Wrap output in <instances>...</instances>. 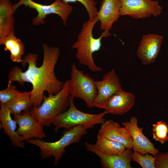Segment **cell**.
I'll return each instance as SVG.
<instances>
[{
  "instance_id": "cell-1",
  "label": "cell",
  "mask_w": 168,
  "mask_h": 168,
  "mask_svg": "<svg viewBox=\"0 0 168 168\" xmlns=\"http://www.w3.org/2000/svg\"><path fill=\"white\" fill-rule=\"evenodd\" d=\"M44 54L43 63L37 66L38 55L29 53L24 56L21 63L23 67L28 64L27 70L23 72L15 66L11 69L8 77V83L16 82L22 86L25 82L31 83L32 88L30 98L33 106L38 107L42 103L44 91L48 94H56L62 89L64 83L59 81L54 73V68L60 54L59 48L42 44Z\"/></svg>"
},
{
  "instance_id": "cell-2",
  "label": "cell",
  "mask_w": 168,
  "mask_h": 168,
  "mask_svg": "<svg viewBox=\"0 0 168 168\" xmlns=\"http://www.w3.org/2000/svg\"><path fill=\"white\" fill-rule=\"evenodd\" d=\"M98 21V20L96 17L92 21L88 20L84 22L78 34L77 41L72 46L73 49L77 50L75 56L79 63L87 66L93 72H100L102 69L95 63L92 54L101 49L102 39L111 35L109 32L104 31L99 37H94L93 30Z\"/></svg>"
},
{
  "instance_id": "cell-3",
  "label": "cell",
  "mask_w": 168,
  "mask_h": 168,
  "mask_svg": "<svg viewBox=\"0 0 168 168\" xmlns=\"http://www.w3.org/2000/svg\"><path fill=\"white\" fill-rule=\"evenodd\" d=\"M68 80L65 82L58 93L44 96L43 102L38 107L33 106L30 113L32 117L43 126L49 127L59 114L66 111L70 104Z\"/></svg>"
},
{
  "instance_id": "cell-4",
  "label": "cell",
  "mask_w": 168,
  "mask_h": 168,
  "mask_svg": "<svg viewBox=\"0 0 168 168\" xmlns=\"http://www.w3.org/2000/svg\"><path fill=\"white\" fill-rule=\"evenodd\" d=\"M87 129L86 127L79 125L66 129L61 138L54 142H48L42 139L32 138L26 140V142L39 147L42 159L54 156V165L56 166L65 154V148L72 143L79 142L82 137L87 134Z\"/></svg>"
},
{
  "instance_id": "cell-5",
  "label": "cell",
  "mask_w": 168,
  "mask_h": 168,
  "mask_svg": "<svg viewBox=\"0 0 168 168\" xmlns=\"http://www.w3.org/2000/svg\"><path fill=\"white\" fill-rule=\"evenodd\" d=\"M74 99L71 96L69 108L58 115L53 122L55 132H58L62 128L68 129L79 125H83L87 129L91 128L96 125L101 124L105 121L104 117L109 113L107 110L97 114L84 113L77 108Z\"/></svg>"
},
{
  "instance_id": "cell-6",
  "label": "cell",
  "mask_w": 168,
  "mask_h": 168,
  "mask_svg": "<svg viewBox=\"0 0 168 168\" xmlns=\"http://www.w3.org/2000/svg\"><path fill=\"white\" fill-rule=\"evenodd\" d=\"M70 75L68 80L70 96L83 100L88 108L94 107L97 94L94 79L78 69L74 63L71 67Z\"/></svg>"
},
{
  "instance_id": "cell-7",
  "label": "cell",
  "mask_w": 168,
  "mask_h": 168,
  "mask_svg": "<svg viewBox=\"0 0 168 168\" xmlns=\"http://www.w3.org/2000/svg\"><path fill=\"white\" fill-rule=\"evenodd\" d=\"M35 9L38 12L36 16L33 18L32 24L35 26L44 24L46 16L51 14L58 15L62 19L64 25L67 26V21L72 13L73 8L69 3H66L63 0H55L49 5H43L32 0H20L12 6L14 14L17 9L21 5Z\"/></svg>"
},
{
  "instance_id": "cell-8",
  "label": "cell",
  "mask_w": 168,
  "mask_h": 168,
  "mask_svg": "<svg viewBox=\"0 0 168 168\" xmlns=\"http://www.w3.org/2000/svg\"><path fill=\"white\" fill-rule=\"evenodd\" d=\"M121 7L120 16H128L135 19L160 16L162 7L158 1L152 0H120Z\"/></svg>"
},
{
  "instance_id": "cell-9",
  "label": "cell",
  "mask_w": 168,
  "mask_h": 168,
  "mask_svg": "<svg viewBox=\"0 0 168 168\" xmlns=\"http://www.w3.org/2000/svg\"><path fill=\"white\" fill-rule=\"evenodd\" d=\"M138 119L135 116L131 117L129 121L123 122L122 125L128 131L133 140L132 149L142 155L148 153L156 156L159 153L153 144L143 133V128L139 127Z\"/></svg>"
},
{
  "instance_id": "cell-10",
  "label": "cell",
  "mask_w": 168,
  "mask_h": 168,
  "mask_svg": "<svg viewBox=\"0 0 168 168\" xmlns=\"http://www.w3.org/2000/svg\"><path fill=\"white\" fill-rule=\"evenodd\" d=\"M97 94L94 107L98 108L118 91L122 89L120 79L114 69L105 73L102 80L95 81Z\"/></svg>"
},
{
  "instance_id": "cell-11",
  "label": "cell",
  "mask_w": 168,
  "mask_h": 168,
  "mask_svg": "<svg viewBox=\"0 0 168 168\" xmlns=\"http://www.w3.org/2000/svg\"><path fill=\"white\" fill-rule=\"evenodd\" d=\"M163 36L155 34L143 35L137 50V55L142 65H149L155 61L160 52Z\"/></svg>"
},
{
  "instance_id": "cell-12",
  "label": "cell",
  "mask_w": 168,
  "mask_h": 168,
  "mask_svg": "<svg viewBox=\"0 0 168 168\" xmlns=\"http://www.w3.org/2000/svg\"><path fill=\"white\" fill-rule=\"evenodd\" d=\"M13 116L19 126L16 132L22 142L32 138L42 139L46 137L44 126L32 117L30 111Z\"/></svg>"
},
{
  "instance_id": "cell-13",
  "label": "cell",
  "mask_w": 168,
  "mask_h": 168,
  "mask_svg": "<svg viewBox=\"0 0 168 168\" xmlns=\"http://www.w3.org/2000/svg\"><path fill=\"white\" fill-rule=\"evenodd\" d=\"M135 99L133 94L121 89L116 92L98 108L104 109L109 113L113 115H122L133 108L135 103Z\"/></svg>"
},
{
  "instance_id": "cell-14",
  "label": "cell",
  "mask_w": 168,
  "mask_h": 168,
  "mask_svg": "<svg viewBox=\"0 0 168 168\" xmlns=\"http://www.w3.org/2000/svg\"><path fill=\"white\" fill-rule=\"evenodd\" d=\"M86 149L94 153L100 159L103 168H132L131 162L133 152L130 148H126L122 153L116 155H108L99 152L94 144L85 142Z\"/></svg>"
},
{
  "instance_id": "cell-15",
  "label": "cell",
  "mask_w": 168,
  "mask_h": 168,
  "mask_svg": "<svg viewBox=\"0 0 168 168\" xmlns=\"http://www.w3.org/2000/svg\"><path fill=\"white\" fill-rule=\"evenodd\" d=\"M97 136L103 137L122 143L126 148L132 149L133 140L124 126L121 127L112 119L105 120L101 124Z\"/></svg>"
},
{
  "instance_id": "cell-16",
  "label": "cell",
  "mask_w": 168,
  "mask_h": 168,
  "mask_svg": "<svg viewBox=\"0 0 168 168\" xmlns=\"http://www.w3.org/2000/svg\"><path fill=\"white\" fill-rule=\"evenodd\" d=\"M121 4L120 0H102L96 17L100 22V28L109 32L113 24L120 16Z\"/></svg>"
},
{
  "instance_id": "cell-17",
  "label": "cell",
  "mask_w": 168,
  "mask_h": 168,
  "mask_svg": "<svg viewBox=\"0 0 168 168\" xmlns=\"http://www.w3.org/2000/svg\"><path fill=\"white\" fill-rule=\"evenodd\" d=\"M0 120L4 134L9 137L13 146L24 148V143L16 131L17 124L14 119H12L9 109L5 104L2 103L0 102Z\"/></svg>"
},
{
  "instance_id": "cell-18",
  "label": "cell",
  "mask_w": 168,
  "mask_h": 168,
  "mask_svg": "<svg viewBox=\"0 0 168 168\" xmlns=\"http://www.w3.org/2000/svg\"><path fill=\"white\" fill-rule=\"evenodd\" d=\"M13 5L10 0H0V44L5 39L15 33Z\"/></svg>"
},
{
  "instance_id": "cell-19",
  "label": "cell",
  "mask_w": 168,
  "mask_h": 168,
  "mask_svg": "<svg viewBox=\"0 0 168 168\" xmlns=\"http://www.w3.org/2000/svg\"><path fill=\"white\" fill-rule=\"evenodd\" d=\"M31 91L21 92L14 99L5 104L11 114L19 115L29 111L32 103L30 98Z\"/></svg>"
},
{
  "instance_id": "cell-20",
  "label": "cell",
  "mask_w": 168,
  "mask_h": 168,
  "mask_svg": "<svg viewBox=\"0 0 168 168\" xmlns=\"http://www.w3.org/2000/svg\"><path fill=\"white\" fill-rule=\"evenodd\" d=\"M15 33H12L4 40L2 44L5 45V51H9L10 53V58L14 62L21 63L22 56L25 52V46L22 42L16 38Z\"/></svg>"
},
{
  "instance_id": "cell-21",
  "label": "cell",
  "mask_w": 168,
  "mask_h": 168,
  "mask_svg": "<svg viewBox=\"0 0 168 168\" xmlns=\"http://www.w3.org/2000/svg\"><path fill=\"white\" fill-rule=\"evenodd\" d=\"M94 146L100 152L108 155H116L122 153L126 148L121 143L105 137L97 136Z\"/></svg>"
},
{
  "instance_id": "cell-22",
  "label": "cell",
  "mask_w": 168,
  "mask_h": 168,
  "mask_svg": "<svg viewBox=\"0 0 168 168\" xmlns=\"http://www.w3.org/2000/svg\"><path fill=\"white\" fill-rule=\"evenodd\" d=\"M168 125L165 122L158 121L152 124L153 138L161 144L168 140Z\"/></svg>"
},
{
  "instance_id": "cell-23",
  "label": "cell",
  "mask_w": 168,
  "mask_h": 168,
  "mask_svg": "<svg viewBox=\"0 0 168 168\" xmlns=\"http://www.w3.org/2000/svg\"><path fill=\"white\" fill-rule=\"evenodd\" d=\"M156 156L147 153L142 155L137 151H134L132 160L139 164L142 168H155Z\"/></svg>"
},
{
  "instance_id": "cell-24",
  "label": "cell",
  "mask_w": 168,
  "mask_h": 168,
  "mask_svg": "<svg viewBox=\"0 0 168 168\" xmlns=\"http://www.w3.org/2000/svg\"><path fill=\"white\" fill-rule=\"evenodd\" d=\"M66 3L79 2L85 7L88 13L89 19L91 21L96 17L98 11L96 7V3L95 0H63Z\"/></svg>"
},
{
  "instance_id": "cell-25",
  "label": "cell",
  "mask_w": 168,
  "mask_h": 168,
  "mask_svg": "<svg viewBox=\"0 0 168 168\" xmlns=\"http://www.w3.org/2000/svg\"><path fill=\"white\" fill-rule=\"evenodd\" d=\"M21 92L12 84L8 83L7 87L0 91V102L6 104L14 99Z\"/></svg>"
},
{
  "instance_id": "cell-26",
  "label": "cell",
  "mask_w": 168,
  "mask_h": 168,
  "mask_svg": "<svg viewBox=\"0 0 168 168\" xmlns=\"http://www.w3.org/2000/svg\"><path fill=\"white\" fill-rule=\"evenodd\" d=\"M156 156L155 161L156 168H168V153H159Z\"/></svg>"
}]
</instances>
